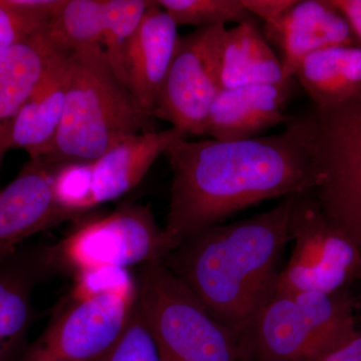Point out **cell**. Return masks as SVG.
<instances>
[{
	"instance_id": "1",
	"label": "cell",
	"mask_w": 361,
	"mask_h": 361,
	"mask_svg": "<svg viewBox=\"0 0 361 361\" xmlns=\"http://www.w3.org/2000/svg\"><path fill=\"white\" fill-rule=\"evenodd\" d=\"M314 111L291 118L276 135L240 141L177 140L164 229L179 245L190 235L249 207L314 192L322 180Z\"/></svg>"
},
{
	"instance_id": "2",
	"label": "cell",
	"mask_w": 361,
	"mask_h": 361,
	"mask_svg": "<svg viewBox=\"0 0 361 361\" xmlns=\"http://www.w3.org/2000/svg\"><path fill=\"white\" fill-rule=\"evenodd\" d=\"M296 196L248 219L190 235L164 264L237 341L276 292L280 259L291 242Z\"/></svg>"
},
{
	"instance_id": "3",
	"label": "cell",
	"mask_w": 361,
	"mask_h": 361,
	"mask_svg": "<svg viewBox=\"0 0 361 361\" xmlns=\"http://www.w3.org/2000/svg\"><path fill=\"white\" fill-rule=\"evenodd\" d=\"M154 120L116 77L102 47L71 52L63 122L40 160L51 168L96 161L128 137L156 130Z\"/></svg>"
},
{
	"instance_id": "4",
	"label": "cell",
	"mask_w": 361,
	"mask_h": 361,
	"mask_svg": "<svg viewBox=\"0 0 361 361\" xmlns=\"http://www.w3.org/2000/svg\"><path fill=\"white\" fill-rule=\"evenodd\" d=\"M356 331L353 302L344 290L276 291L240 339V361L310 360Z\"/></svg>"
},
{
	"instance_id": "5",
	"label": "cell",
	"mask_w": 361,
	"mask_h": 361,
	"mask_svg": "<svg viewBox=\"0 0 361 361\" xmlns=\"http://www.w3.org/2000/svg\"><path fill=\"white\" fill-rule=\"evenodd\" d=\"M137 305L161 361H240L238 341L163 261L139 267Z\"/></svg>"
},
{
	"instance_id": "6",
	"label": "cell",
	"mask_w": 361,
	"mask_h": 361,
	"mask_svg": "<svg viewBox=\"0 0 361 361\" xmlns=\"http://www.w3.org/2000/svg\"><path fill=\"white\" fill-rule=\"evenodd\" d=\"M176 247L149 207L126 204L108 215L85 221L37 255L47 274L63 271L75 276L99 268L129 269L164 261Z\"/></svg>"
},
{
	"instance_id": "7",
	"label": "cell",
	"mask_w": 361,
	"mask_h": 361,
	"mask_svg": "<svg viewBox=\"0 0 361 361\" xmlns=\"http://www.w3.org/2000/svg\"><path fill=\"white\" fill-rule=\"evenodd\" d=\"M137 294V278L114 287L75 280L65 302L20 361H96L125 329Z\"/></svg>"
},
{
	"instance_id": "8",
	"label": "cell",
	"mask_w": 361,
	"mask_h": 361,
	"mask_svg": "<svg viewBox=\"0 0 361 361\" xmlns=\"http://www.w3.org/2000/svg\"><path fill=\"white\" fill-rule=\"evenodd\" d=\"M291 234L276 291L336 293L360 276V247L327 220L312 192L296 196Z\"/></svg>"
},
{
	"instance_id": "9",
	"label": "cell",
	"mask_w": 361,
	"mask_h": 361,
	"mask_svg": "<svg viewBox=\"0 0 361 361\" xmlns=\"http://www.w3.org/2000/svg\"><path fill=\"white\" fill-rule=\"evenodd\" d=\"M226 25L198 27L180 37L154 116L185 135H204L209 111L223 90L220 54Z\"/></svg>"
},
{
	"instance_id": "10",
	"label": "cell",
	"mask_w": 361,
	"mask_h": 361,
	"mask_svg": "<svg viewBox=\"0 0 361 361\" xmlns=\"http://www.w3.org/2000/svg\"><path fill=\"white\" fill-rule=\"evenodd\" d=\"M262 32L281 54L285 80L293 78L313 52L358 44L348 20L329 0H297L276 20L265 23Z\"/></svg>"
},
{
	"instance_id": "11",
	"label": "cell",
	"mask_w": 361,
	"mask_h": 361,
	"mask_svg": "<svg viewBox=\"0 0 361 361\" xmlns=\"http://www.w3.org/2000/svg\"><path fill=\"white\" fill-rule=\"evenodd\" d=\"M52 168L30 159L20 174L0 190V265L28 237L58 225Z\"/></svg>"
},
{
	"instance_id": "12",
	"label": "cell",
	"mask_w": 361,
	"mask_h": 361,
	"mask_svg": "<svg viewBox=\"0 0 361 361\" xmlns=\"http://www.w3.org/2000/svg\"><path fill=\"white\" fill-rule=\"evenodd\" d=\"M294 78L280 85H251L223 89L209 111L204 135L217 141L252 139L287 123L285 106L293 94Z\"/></svg>"
},
{
	"instance_id": "13",
	"label": "cell",
	"mask_w": 361,
	"mask_h": 361,
	"mask_svg": "<svg viewBox=\"0 0 361 361\" xmlns=\"http://www.w3.org/2000/svg\"><path fill=\"white\" fill-rule=\"evenodd\" d=\"M179 39L175 21L156 1H152L130 40L125 66L127 87L152 116L174 61Z\"/></svg>"
},
{
	"instance_id": "14",
	"label": "cell",
	"mask_w": 361,
	"mask_h": 361,
	"mask_svg": "<svg viewBox=\"0 0 361 361\" xmlns=\"http://www.w3.org/2000/svg\"><path fill=\"white\" fill-rule=\"evenodd\" d=\"M45 25L0 56V169L11 149V132L18 114L54 59L63 51L54 44Z\"/></svg>"
},
{
	"instance_id": "15",
	"label": "cell",
	"mask_w": 361,
	"mask_h": 361,
	"mask_svg": "<svg viewBox=\"0 0 361 361\" xmlns=\"http://www.w3.org/2000/svg\"><path fill=\"white\" fill-rule=\"evenodd\" d=\"M185 137L188 135L174 127L142 133L128 137L90 161V209L129 193L142 182L157 159L173 142Z\"/></svg>"
},
{
	"instance_id": "16",
	"label": "cell",
	"mask_w": 361,
	"mask_h": 361,
	"mask_svg": "<svg viewBox=\"0 0 361 361\" xmlns=\"http://www.w3.org/2000/svg\"><path fill=\"white\" fill-rule=\"evenodd\" d=\"M71 52H59L37 89L18 114L11 148L25 149L30 159L51 151L65 113Z\"/></svg>"
},
{
	"instance_id": "17",
	"label": "cell",
	"mask_w": 361,
	"mask_h": 361,
	"mask_svg": "<svg viewBox=\"0 0 361 361\" xmlns=\"http://www.w3.org/2000/svg\"><path fill=\"white\" fill-rule=\"evenodd\" d=\"M220 77L223 89L286 82L279 56L266 40L258 20L226 28L221 44Z\"/></svg>"
},
{
	"instance_id": "18",
	"label": "cell",
	"mask_w": 361,
	"mask_h": 361,
	"mask_svg": "<svg viewBox=\"0 0 361 361\" xmlns=\"http://www.w3.org/2000/svg\"><path fill=\"white\" fill-rule=\"evenodd\" d=\"M316 110L334 108L361 92V45L329 47L310 54L293 77Z\"/></svg>"
},
{
	"instance_id": "19",
	"label": "cell",
	"mask_w": 361,
	"mask_h": 361,
	"mask_svg": "<svg viewBox=\"0 0 361 361\" xmlns=\"http://www.w3.org/2000/svg\"><path fill=\"white\" fill-rule=\"evenodd\" d=\"M37 268L16 255L0 265V361H20L32 324V288L42 278Z\"/></svg>"
},
{
	"instance_id": "20",
	"label": "cell",
	"mask_w": 361,
	"mask_h": 361,
	"mask_svg": "<svg viewBox=\"0 0 361 361\" xmlns=\"http://www.w3.org/2000/svg\"><path fill=\"white\" fill-rule=\"evenodd\" d=\"M315 198L323 214L361 248V158L322 169Z\"/></svg>"
},
{
	"instance_id": "21",
	"label": "cell",
	"mask_w": 361,
	"mask_h": 361,
	"mask_svg": "<svg viewBox=\"0 0 361 361\" xmlns=\"http://www.w3.org/2000/svg\"><path fill=\"white\" fill-rule=\"evenodd\" d=\"M320 170L361 158V92L334 108L314 109Z\"/></svg>"
},
{
	"instance_id": "22",
	"label": "cell",
	"mask_w": 361,
	"mask_h": 361,
	"mask_svg": "<svg viewBox=\"0 0 361 361\" xmlns=\"http://www.w3.org/2000/svg\"><path fill=\"white\" fill-rule=\"evenodd\" d=\"M104 1L66 0L45 25L54 44L68 52L103 49Z\"/></svg>"
},
{
	"instance_id": "23",
	"label": "cell",
	"mask_w": 361,
	"mask_h": 361,
	"mask_svg": "<svg viewBox=\"0 0 361 361\" xmlns=\"http://www.w3.org/2000/svg\"><path fill=\"white\" fill-rule=\"evenodd\" d=\"M151 0L104 1L103 49L116 77L127 85L126 56Z\"/></svg>"
},
{
	"instance_id": "24",
	"label": "cell",
	"mask_w": 361,
	"mask_h": 361,
	"mask_svg": "<svg viewBox=\"0 0 361 361\" xmlns=\"http://www.w3.org/2000/svg\"><path fill=\"white\" fill-rule=\"evenodd\" d=\"M176 25L198 27L258 20L242 0H156Z\"/></svg>"
},
{
	"instance_id": "25",
	"label": "cell",
	"mask_w": 361,
	"mask_h": 361,
	"mask_svg": "<svg viewBox=\"0 0 361 361\" xmlns=\"http://www.w3.org/2000/svg\"><path fill=\"white\" fill-rule=\"evenodd\" d=\"M52 189L59 224L78 218L90 210V161L65 164L52 168Z\"/></svg>"
},
{
	"instance_id": "26",
	"label": "cell",
	"mask_w": 361,
	"mask_h": 361,
	"mask_svg": "<svg viewBox=\"0 0 361 361\" xmlns=\"http://www.w3.org/2000/svg\"><path fill=\"white\" fill-rule=\"evenodd\" d=\"M96 361H161L158 345L137 301L122 334Z\"/></svg>"
},
{
	"instance_id": "27",
	"label": "cell",
	"mask_w": 361,
	"mask_h": 361,
	"mask_svg": "<svg viewBox=\"0 0 361 361\" xmlns=\"http://www.w3.org/2000/svg\"><path fill=\"white\" fill-rule=\"evenodd\" d=\"M56 14L14 6L0 0V56L47 25Z\"/></svg>"
},
{
	"instance_id": "28",
	"label": "cell",
	"mask_w": 361,
	"mask_h": 361,
	"mask_svg": "<svg viewBox=\"0 0 361 361\" xmlns=\"http://www.w3.org/2000/svg\"><path fill=\"white\" fill-rule=\"evenodd\" d=\"M297 0H242L249 13L265 23H272L286 13Z\"/></svg>"
},
{
	"instance_id": "29",
	"label": "cell",
	"mask_w": 361,
	"mask_h": 361,
	"mask_svg": "<svg viewBox=\"0 0 361 361\" xmlns=\"http://www.w3.org/2000/svg\"><path fill=\"white\" fill-rule=\"evenodd\" d=\"M303 361H361V332L356 331L337 348Z\"/></svg>"
},
{
	"instance_id": "30",
	"label": "cell",
	"mask_w": 361,
	"mask_h": 361,
	"mask_svg": "<svg viewBox=\"0 0 361 361\" xmlns=\"http://www.w3.org/2000/svg\"><path fill=\"white\" fill-rule=\"evenodd\" d=\"M348 20L356 40L361 44V0H329Z\"/></svg>"
}]
</instances>
